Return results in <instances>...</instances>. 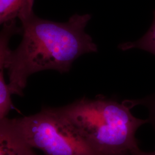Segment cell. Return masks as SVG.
<instances>
[{"label":"cell","mask_w":155,"mask_h":155,"mask_svg":"<svg viewBox=\"0 0 155 155\" xmlns=\"http://www.w3.org/2000/svg\"><path fill=\"white\" fill-rule=\"evenodd\" d=\"M27 155H38L35 153V152L33 150V149H31L29 150V151L28 152Z\"/></svg>","instance_id":"30bf717a"},{"label":"cell","mask_w":155,"mask_h":155,"mask_svg":"<svg viewBox=\"0 0 155 155\" xmlns=\"http://www.w3.org/2000/svg\"><path fill=\"white\" fill-rule=\"evenodd\" d=\"M29 0H0V23L15 20L18 13Z\"/></svg>","instance_id":"5b68a950"},{"label":"cell","mask_w":155,"mask_h":155,"mask_svg":"<svg viewBox=\"0 0 155 155\" xmlns=\"http://www.w3.org/2000/svg\"><path fill=\"white\" fill-rule=\"evenodd\" d=\"M135 155H155V152H144L140 150Z\"/></svg>","instance_id":"9c48e42d"},{"label":"cell","mask_w":155,"mask_h":155,"mask_svg":"<svg viewBox=\"0 0 155 155\" xmlns=\"http://www.w3.org/2000/svg\"><path fill=\"white\" fill-rule=\"evenodd\" d=\"M0 136L45 155H100L62 118L57 108L45 107L33 115L0 121Z\"/></svg>","instance_id":"3957f363"},{"label":"cell","mask_w":155,"mask_h":155,"mask_svg":"<svg viewBox=\"0 0 155 155\" xmlns=\"http://www.w3.org/2000/svg\"><path fill=\"white\" fill-rule=\"evenodd\" d=\"M133 107L136 105H144L148 109L150 116L148 122L152 125L155 131V94L140 100H130Z\"/></svg>","instance_id":"ba28073f"},{"label":"cell","mask_w":155,"mask_h":155,"mask_svg":"<svg viewBox=\"0 0 155 155\" xmlns=\"http://www.w3.org/2000/svg\"><path fill=\"white\" fill-rule=\"evenodd\" d=\"M33 4L34 0H29L18 13L22 40L16 50L8 46L15 30L6 26L1 33L0 67L8 71L12 94L19 96L23 95L28 77L34 73L47 70L68 72L79 57L97 52L85 32L90 15L75 14L67 22H55L37 16Z\"/></svg>","instance_id":"6da1fadb"},{"label":"cell","mask_w":155,"mask_h":155,"mask_svg":"<svg viewBox=\"0 0 155 155\" xmlns=\"http://www.w3.org/2000/svg\"><path fill=\"white\" fill-rule=\"evenodd\" d=\"M31 149L15 140L0 136V155H27Z\"/></svg>","instance_id":"52a82bcc"},{"label":"cell","mask_w":155,"mask_h":155,"mask_svg":"<svg viewBox=\"0 0 155 155\" xmlns=\"http://www.w3.org/2000/svg\"><path fill=\"white\" fill-rule=\"evenodd\" d=\"M153 14V21L150 28L145 35L136 41L124 43L119 45V49L127 51L137 48L146 51L155 55V11Z\"/></svg>","instance_id":"277c9868"},{"label":"cell","mask_w":155,"mask_h":155,"mask_svg":"<svg viewBox=\"0 0 155 155\" xmlns=\"http://www.w3.org/2000/svg\"><path fill=\"white\" fill-rule=\"evenodd\" d=\"M4 69L0 67V121L6 118L9 111L14 109L12 94L4 78Z\"/></svg>","instance_id":"8992f818"},{"label":"cell","mask_w":155,"mask_h":155,"mask_svg":"<svg viewBox=\"0 0 155 155\" xmlns=\"http://www.w3.org/2000/svg\"><path fill=\"white\" fill-rule=\"evenodd\" d=\"M130 100L120 103L99 95L84 97L57 110L64 121L100 155H135L140 150L136 133L148 120L130 110Z\"/></svg>","instance_id":"7a4b0ae2"}]
</instances>
